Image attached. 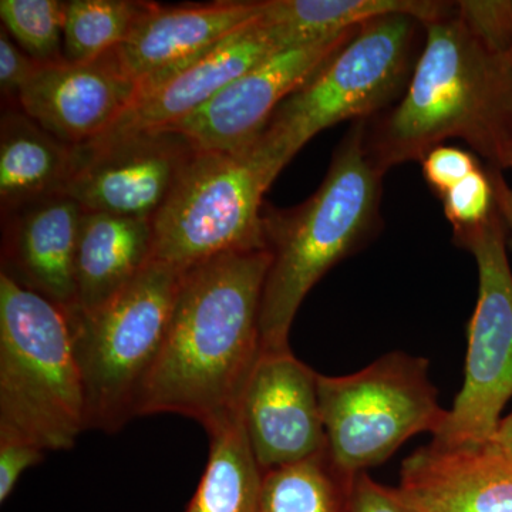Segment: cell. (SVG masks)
I'll use <instances>...</instances> for the list:
<instances>
[{
    "label": "cell",
    "mask_w": 512,
    "mask_h": 512,
    "mask_svg": "<svg viewBox=\"0 0 512 512\" xmlns=\"http://www.w3.org/2000/svg\"><path fill=\"white\" fill-rule=\"evenodd\" d=\"M86 430L69 315L0 274V439L67 451Z\"/></svg>",
    "instance_id": "cell-4"
},
{
    "label": "cell",
    "mask_w": 512,
    "mask_h": 512,
    "mask_svg": "<svg viewBox=\"0 0 512 512\" xmlns=\"http://www.w3.org/2000/svg\"><path fill=\"white\" fill-rule=\"evenodd\" d=\"M444 214L458 229L476 227L494 211V188L490 174L478 168L440 198Z\"/></svg>",
    "instance_id": "cell-26"
},
{
    "label": "cell",
    "mask_w": 512,
    "mask_h": 512,
    "mask_svg": "<svg viewBox=\"0 0 512 512\" xmlns=\"http://www.w3.org/2000/svg\"><path fill=\"white\" fill-rule=\"evenodd\" d=\"M318 379L291 349L262 350L241 402L242 423L262 473L328 448Z\"/></svg>",
    "instance_id": "cell-12"
},
{
    "label": "cell",
    "mask_w": 512,
    "mask_h": 512,
    "mask_svg": "<svg viewBox=\"0 0 512 512\" xmlns=\"http://www.w3.org/2000/svg\"><path fill=\"white\" fill-rule=\"evenodd\" d=\"M426 40L402 99L367 127L366 147L386 173L423 160L448 138L463 140L491 167L512 157V62L450 15L423 25Z\"/></svg>",
    "instance_id": "cell-2"
},
{
    "label": "cell",
    "mask_w": 512,
    "mask_h": 512,
    "mask_svg": "<svg viewBox=\"0 0 512 512\" xmlns=\"http://www.w3.org/2000/svg\"><path fill=\"white\" fill-rule=\"evenodd\" d=\"M498 453L512 461V412L498 423L491 439L487 441Z\"/></svg>",
    "instance_id": "cell-32"
},
{
    "label": "cell",
    "mask_w": 512,
    "mask_h": 512,
    "mask_svg": "<svg viewBox=\"0 0 512 512\" xmlns=\"http://www.w3.org/2000/svg\"><path fill=\"white\" fill-rule=\"evenodd\" d=\"M359 29L275 53L167 130L183 134L198 151H235L248 146L264 133L282 101L308 82Z\"/></svg>",
    "instance_id": "cell-11"
},
{
    "label": "cell",
    "mask_w": 512,
    "mask_h": 512,
    "mask_svg": "<svg viewBox=\"0 0 512 512\" xmlns=\"http://www.w3.org/2000/svg\"><path fill=\"white\" fill-rule=\"evenodd\" d=\"M39 66L5 29L0 30V90L6 104H18L20 90Z\"/></svg>",
    "instance_id": "cell-29"
},
{
    "label": "cell",
    "mask_w": 512,
    "mask_h": 512,
    "mask_svg": "<svg viewBox=\"0 0 512 512\" xmlns=\"http://www.w3.org/2000/svg\"><path fill=\"white\" fill-rule=\"evenodd\" d=\"M261 18L281 29L293 45L359 28L387 15H409L421 25L450 15L456 3L431 0H265Z\"/></svg>",
    "instance_id": "cell-20"
},
{
    "label": "cell",
    "mask_w": 512,
    "mask_h": 512,
    "mask_svg": "<svg viewBox=\"0 0 512 512\" xmlns=\"http://www.w3.org/2000/svg\"><path fill=\"white\" fill-rule=\"evenodd\" d=\"M148 3L134 0L66 2L64 60L70 63L93 62L119 49Z\"/></svg>",
    "instance_id": "cell-23"
},
{
    "label": "cell",
    "mask_w": 512,
    "mask_h": 512,
    "mask_svg": "<svg viewBox=\"0 0 512 512\" xmlns=\"http://www.w3.org/2000/svg\"><path fill=\"white\" fill-rule=\"evenodd\" d=\"M83 212L79 202L59 192L3 214L8 224L0 274L69 316L77 311L76 252Z\"/></svg>",
    "instance_id": "cell-15"
},
{
    "label": "cell",
    "mask_w": 512,
    "mask_h": 512,
    "mask_svg": "<svg viewBox=\"0 0 512 512\" xmlns=\"http://www.w3.org/2000/svg\"><path fill=\"white\" fill-rule=\"evenodd\" d=\"M66 2L60 0H2V28L36 63L63 62Z\"/></svg>",
    "instance_id": "cell-24"
},
{
    "label": "cell",
    "mask_w": 512,
    "mask_h": 512,
    "mask_svg": "<svg viewBox=\"0 0 512 512\" xmlns=\"http://www.w3.org/2000/svg\"><path fill=\"white\" fill-rule=\"evenodd\" d=\"M458 19L481 45L498 55L512 47L511 0H463L456 2Z\"/></svg>",
    "instance_id": "cell-25"
},
{
    "label": "cell",
    "mask_w": 512,
    "mask_h": 512,
    "mask_svg": "<svg viewBox=\"0 0 512 512\" xmlns=\"http://www.w3.org/2000/svg\"><path fill=\"white\" fill-rule=\"evenodd\" d=\"M46 451L16 439H0V503H5L28 468L37 466Z\"/></svg>",
    "instance_id": "cell-30"
},
{
    "label": "cell",
    "mask_w": 512,
    "mask_h": 512,
    "mask_svg": "<svg viewBox=\"0 0 512 512\" xmlns=\"http://www.w3.org/2000/svg\"><path fill=\"white\" fill-rule=\"evenodd\" d=\"M505 222L497 207L476 227L454 231V244L474 256L478 268L476 311L468 323L463 389L431 443H487L512 397V272Z\"/></svg>",
    "instance_id": "cell-9"
},
{
    "label": "cell",
    "mask_w": 512,
    "mask_h": 512,
    "mask_svg": "<svg viewBox=\"0 0 512 512\" xmlns=\"http://www.w3.org/2000/svg\"><path fill=\"white\" fill-rule=\"evenodd\" d=\"M197 151L173 130L138 134L106 147H79L62 194L84 211L153 221Z\"/></svg>",
    "instance_id": "cell-10"
},
{
    "label": "cell",
    "mask_w": 512,
    "mask_h": 512,
    "mask_svg": "<svg viewBox=\"0 0 512 512\" xmlns=\"http://www.w3.org/2000/svg\"><path fill=\"white\" fill-rule=\"evenodd\" d=\"M367 120L355 121L322 184L292 210L264 212L272 262L262 292V350H286L293 319L313 286L380 228L384 171L366 147Z\"/></svg>",
    "instance_id": "cell-3"
},
{
    "label": "cell",
    "mask_w": 512,
    "mask_h": 512,
    "mask_svg": "<svg viewBox=\"0 0 512 512\" xmlns=\"http://www.w3.org/2000/svg\"><path fill=\"white\" fill-rule=\"evenodd\" d=\"M271 262V249H251L184 272L136 417L180 414L208 430L241 407L262 353L259 312Z\"/></svg>",
    "instance_id": "cell-1"
},
{
    "label": "cell",
    "mask_w": 512,
    "mask_h": 512,
    "mask_svg": "<svg viewBox=\"0 0 512 512\" xmlns=\"http://www.w3.org/2000/svg\"><path fill=\"white\" fill-rule=\"evenodd\" d=\"M424 180L431 190L443 197L451 188L480 168L476 156L453 146L433 148L421 160Z\"/></svg>",
    "instance_id": "cell-27"
},
{
    "label": "cell",
    "mask_w": 512,
    "mask_h": 512,
    "mask_svg": "<svg viewBox=\"0 0 512 512\" xmlns=\"http://www.w3.org/2000/svg\"><path fill=\"white\" fill-rule=\"evenodd\" d=\"M207 433V467L185 512H261L264 473L249 446L241 407Z\"/></svg>",
    "instance_id": "cell-21"
},
{
    "label": "cell",
    "mask_w": 512,
    "mask_h": 512,
    "mask_svg": "<svg viewBox=\"0 0 512 512\" xmlns=\"http://www.w3.org/2000/svg\"><path fill=\"white\" fill-rule=\"evenodd\" d=\"M417 25L419 20L409 15L363 23L308 82L282 101L266 133L293 158L320 131L346 120H367L402 97L416 66Z\"/></svg>",
    "instance_id": "cell-8"
},
{
    "label": "cell",
    "mask_w": 512,
    "mask_h": 512,
    "mask_svg": "<svg viewBox=\"0 0 512 512\" xmlns=\"http://www.w3.org/2000/svg\"><path fill=\"white\" fill-rule=\"evenodd\" d=\"M292 158L266 131L235 151H197L151 221L154 258L187 271L268 247L262 200Z\"/></svg>",
    "instance_id": "cell-5"
},
{
    "label": "cell",
    "mask_w": 512,
    "mask_h": 512,
    "mask_svg": "<svg viewBox=\"0 0 512 512\" xmlns=\"http://www.w3.org/2000/svg\"><path fill=\"white\" fill-rule=\"evenodd\" d=\"M154 258L151 221L84 211L76 252L77 311L96 312Z\"/></svg>",
    "instance_id": "cell-18"
},
{
    "label": "cell",
    "mask_w": 512,
    "mask_h": 512,
    "mask_svg": "<svg viewBox=\"0 0 512 512\" xmlns=\"http://www.w3.org/2000/svg\"><path fill=\"white\" fill-rule=\"evenodd\" d=\"M289 47H293L292 42L281 29L259 18L197 59L140 89L114 126L83 147H106L138 134L167 130L201 109L242 74Z\"/></svg>",
    "instance_id": "cell-13"
},
{
    "label": "cell",
    "mask_w": 512,
    "mask_h": 512,
    "mask_svg": "<svg viewBox=\"0 0 512 512\" xmlns=\"http://www.w3.org/2000/svg\"><path fill=\"white\" fill-rule=\"evenodd\" d=\"M77 148L47 133L18 104L3 106L0 121L3 214L62 192L76 168Z\"/></svg>",
    "instance_id": "cell-19"
},
{
    "label": "cell",
    "mask_w": 512,
    "mask_h": 512,
    "mask_svg": "<svg viewBox=\"0 0 512 512\" xmlns=\"http://www.w3.org/2000/svg\"><path fill=\"white\" fill-rule=\"evenodd\" d=\"M348 512H423L404 497L400 488L377 483L365 473L356 474L350 488Z\"/></svg>",
    "instance_id": "cell-28"
},
{
    "label": "cell",
    "mask_w": 512,
    "mask_h": 512,
    "mask_svg": "<svg viewBox=\"0 0 512 512\" xmlns=\"http://www.w3.org/2000/svg\"><path fill=\"white\" fill-rule=\"evenodd\" d=\"M138 90L111 52L93 62L40 64L20 90L18 106L57 140L83 147L114 126Z\"/></svg>",
    "instance_id": "cell-14"
},
{
    "label": "cell",
    "mask_w": 512,
    "mask_h": 512,
    "mask_svg": "<svg viewBox=\"0 0 512 512\" xmlns=\"http://www.w3.org/2000/svg\"><path fill=\"white\" fill-rule=\"evenodd\" d=\"M508 56H510V59H511V62H512V47H511L510 53H508Z\"/></svg>",
    "instance_id": "cell-33"
},
{
    "label": "cell",
    "mask_w": 512,
    "mask_h": 512,
    "mask_svg": "<svg viewBox=\"0 0 512 512\" xmlns=\"http://www.w3.org/2000/svg\"><path fill=\"white\" fill-rule=\"evenodd\" d=\"M261 13V2L187 6L150 2L114 53L128 76L143 89L255 22Z\"/></svg>",
    "instance_id": "cell-16"
},
{
    "label": "cell",
    "mask_w": 512,
    "mask_h": 512,
    "mask_svg": "<svg viewBox=\"0 0 512 512\" xmlns=\"http://www.w3.org/2000/svg\"><path fill=\"white\" fill-rule=\"evenodd\" d=\"M429 370L426 357L390 352L352 375H319L328 453L342 473H365L416 434L434 436L443 426L448 410Z\"/></svg>",
    "instance_id": "cell-7"
},
{
    "label": "cell",
    "mask_w": 512,
    "mask_h": 512,
    "mask_svg": "<svg viewBox=\"0 0 512 512\" xmlns=\"http://www.w3.org/2000/svg\"><path fill=\"white\" fill-rule=\"evenodd\" d=\"M488 174H490L491 183H493L495 207L500 211L505 227L510 231V244L512 248V188L505 181L501 170H498V168L491 167Z\"/></svg>",
    "instance_id": "cell-31"
},
{
    "label": "cell",
    "mask_w": 512,
    "mask_h": 512,
    "mask_svg": "<svg viewBox=\"0 0 512 512\" xmlns=\"http://www.w3.org/2000/svg\"><path fill=\"white\" fill-rule=\"evenodd\" d=\"M183 274L153 259L96 312L69 316L87 430L117 433L136 417L138 396L163 348Z\"/></svg>",
    "instance_id": "cell-6"
},
{
    "label": "cell",
    "mask_w": 512,
    "mask_h": 512,
    "mask_svg": "<svg viewBox=\"0 0 512 512\" xmlns=\"http://www.w3.org/2000/svg\"><path fill=\"white\" fill-rule=\"evenodd\" d=\"M353 478L333 464L326 448L301 463L266 471L261 512H348Z\"/></svg>",
    "instance_id": "cell-22"
},
{
    "label": "cell",
    "mask_w": 512,
    "mask_h": 512,
    "mask_svg": "<svg viewBox=\"0 0 512 512\" xmlns=\"http://www.w3.org/2000/svg\"><path fill=\"white\" fill-rule=\"evenodd\" d=\"M399 488L423 512H512V461L488 443H430L404 460Z\"/></svg>",
    "instance_id": "cell-17"
},
{
    "label": "cell",
    "mask_w": 512,
    "mask_h": 512,
    "mask_svg": "<svg viewBox=\"0 0 512 512\" xmlns=\"http://www.w3.org/2000/svg\"><path fill=\"white\" fill-rule=\"evenodd\" d=\"M508 168H511V170H512V157H511V160H510V164H508Z\"/></svg>",
    "instance_id": "cell-34"
}]
</instances>
